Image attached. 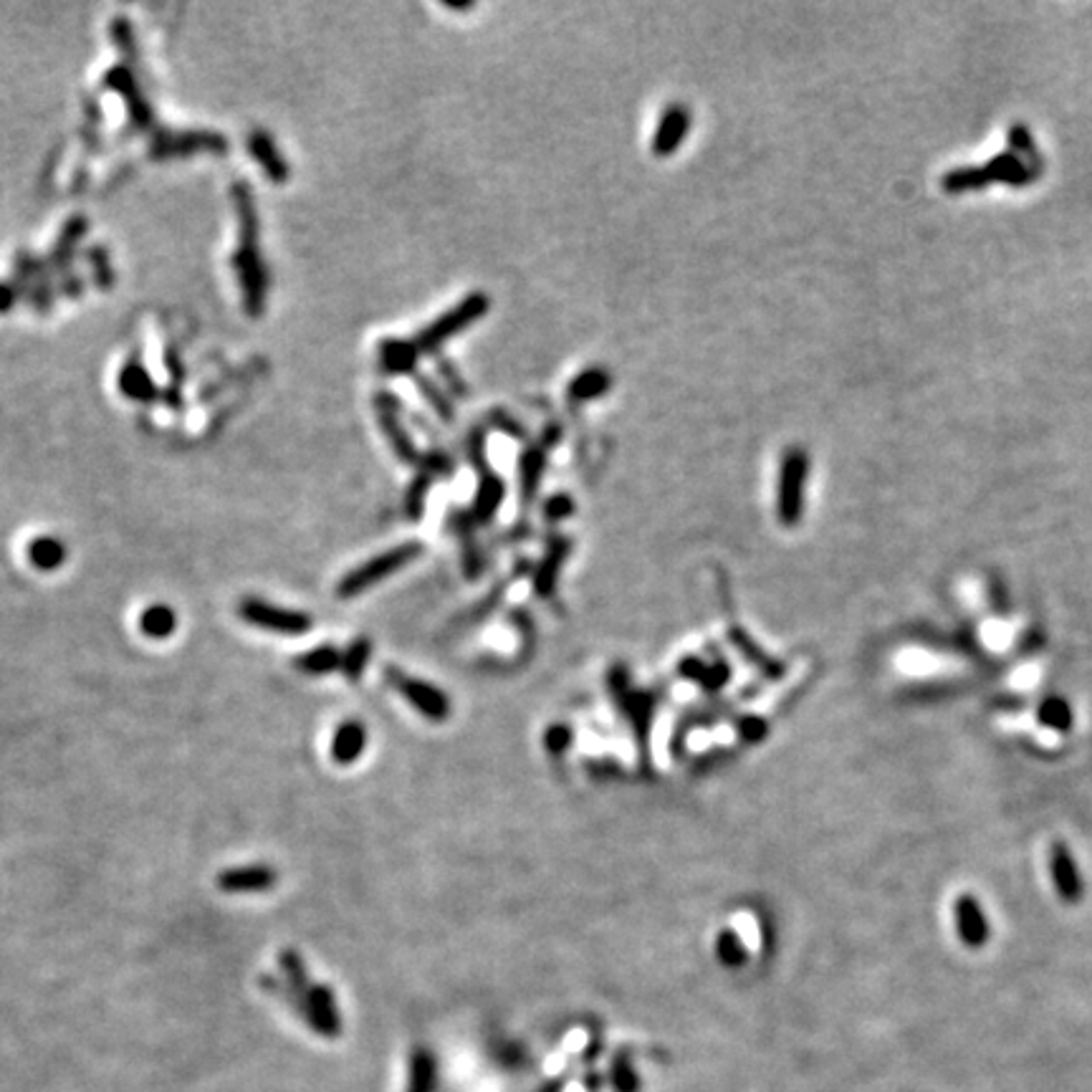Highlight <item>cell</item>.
Here are the masks:
<instances>
[{"mask_svg":"<svg viewBox=\"0 0 1092 1092\" xmlns=\"http://www.w3.org/2000/svg\"><path fill=\"white\" fill-rule=\"evenodd\" d=\"M249 149L256 157V162L260 165V170L266 172L268 180L276 185H284L289 180V162L278 149L276 140L271 137V132L266 130H254L249 135Z\"/></svg>","mask_w":1092,"mask_h":1092,"instance_id":"obj_16","label":"cell"},{"mask_svg":"<svg viewBox=\"0 0 1092 1092\" xmlns=\"http://www.w3.org/2000/svg\"><path fill=\"white\" fill-rule=\"evenodd\" d=\"M1050 875L1060 900L1069 905L1080 903L1085 895V883H1082L1077 860L1064 842H1055L1050 847Z\"/></svg>","mask_w":1092,"mask_h":1092,"instance_id":"obj_11","label":"cell"},{"mask_svg":"<svg viewBox=\"0 0 1092 1092\" xmlns=\"http://www.w3.org/2000/svg\"><path fill=\"white\" fill-rule=\"evenodd\" d=\"M294 665L296 670H302V673H309V675L334 673V670H339V665H342V653H339L334 645H319V648L309 650V653L296 658Z\"/></svg>","mask_w":1092,"mask_h":1092,"instance_id":"obj_26","label":"cell"},{"mask_svg":"<svg viewBox=\"0 0 1092 1092\" xmlns=\"http://www.w3.org/2000/svg\"><path fill=\"white\" fill-rule=\"evenodd\" d=\"M1006 143H1009V152H1014L1016 157L1027 162V167L1032 170L1034 178H1037L1039 172H1042V157H1039L1037 144H1034V137L1027 130V125H1011L1006 130Z\"/></svg>","mask_w":1092,"mask_h":1092,"instance_id":"obj_30","label":"cell"},{"mask_svg":"<svg viewBox=\"0 0 1092 1092\" xmlns=\"http://www.w3.org/2000/svg\"><path fill=\"white\" fill-rule=\"evenodd\" d=\"M706 673H709V667L703 665L701 661H696V658H688V661L680 662V675H685V678L701 680V683H703Z\"/></svg>","mask_w":1092,"mask_h":1092,"instance_id":"obj_44","label":"cell"},{"mask_svg":"<svg viewBox=\"0 0 1092 1092\" xmlns=\"http://www.w3.org/2000/svg\"><path fill=\"white\" fill-rule=\"evenodd\" d=\"M612 1087L617 1092H638L640 1090V1080H638V1072H635V1067H632L630 1057L627 1055H617L612 1060Z\"/></svg>","mask_w":1092,"mask_h":1092,"instance_id":"obj_37","label":"cell"},{"mask_svg":"<svg viewBox=\"0 0 1092 1092\" xmlns=\"http://www.w3.org/2000/svg\"><path fill=\"white\" fill-rule=\"evenodd\" d=\"M29 561L41 572H54L66 561V544L56 537H36L29 544Z\"/></svg>","mask_w":1092,"mask_h":1092,"instance_id":"obj_25","label":"cell"},{"mask_svg":"<svg viewBox=\"0 0 1092 1092\" xmlns=\"http://www.w3.org/2000/svg\"><path fill=\"white\" fill-rule=\"evenodd\" d=\"M299 1011H302L304 1016H307V1021L312 1024L314 1029H316V1034H321V1037H339V1032H342V1019H339V1011H337V1002H334V994H331V989L326 984H312L307 989V992L302 994V1006H299Z\"/></svg>","mask_w":1092,"mask_h":1092,"instance_id":"obj_8","label":"cell"},{"mask_svg":"<svg viewBox=\"0 0 1092 1092\" xmlns=\"http://www.w3.org/2000/svg\"><path fill=\"white\" fill-rule=\"evenodd\" d=\"M556 437H559V428L551 426L549 432H544V437L539 440V443L529 445V448L521 453L519 484H521V498H524V501H532L534 493H537L544 471H546V450L556 443Z\"/></svg>","mask_w":1092,"mask_h":1092,"instance_id":"obj_14","label":"cell"},{"mask_svg":"<svg viewBox=\"0 0 1092 1092\" xmlns=\"http://www.w3.org/2000/svg\"><path fill=\"white\" fill-rule=\"evenodd\" d=\"M16 296H19V291L13 289L11 284H0V312H8L16 302Z\"/></svg>","mask_w":1092,"mask_h":1092,"instance_id":"obj_45","label":"cell"},{"mask_svg":"<svg viewBox=\"0 0 1092 1092\" xmlns=\"http://www.w3.org/2000/svg\"><path fill=\"white\" fill-rule=\"evenodd\" d=\"M432 479H435V473L420 468V473L413 479L410 489L405 490V511H408L410 519H420L423 511H426V498L428 493H431Z\"/></svg>","mask_w":1092,"mask_h":1092,"instance_id":"obj_33","label":"cell"},{"mask_svg":"<svg viewBox=\"0 0 1092 1092\" xmlns=\"http://www.w3.org/2000/svg\"><path fill=\"white\" fill-rule=\"evenodd\" d=\"M390 680L400 696L408 698L410 706L428 720H445L450 716V698L443 691H437L435 685L400 673H390Z\"/></svg>","mask_w":1092,"mask_h":1092,"instance_id":"obj_9","label":"cell"},{"mask_svg":"<svg viewBox=\"0 0 1092 1092\" xmlns=\"http://www.w3.org/2000/svg\"><path fill=\"white\" fill-rule=\"evenodd\" d=\"M984 170L992 183L1009 185V188H1024V185H1029L1034 180L1027 162L1021 160V157H1016L1014 152H1009V149H1006V152L994 154L992 160L986 162Z\"/></svg>","mask_w":1092,"mask_h":1092,"instance_id":"obj_21","label":"cell"},{"mask_svg":"<svg viewBox=\"0 0 1092 1092\" xmlns=\"http://www.w3.org/2000/svg\"><path fill=\"white\" fill-rule=\"evenodd\" d=\"M1037 720L1042 723V726L1052 728V731L1067 733V731H1072L1074 714H1072V709H1069V703L1064 701V698L1050 696V698H1045V701L1039 703Z\"/></svg>","mask_w":1092,"mask_h":1092,"instance_id":"obj_29","label":"cell"},{"mask_svg":"<svg viewBox=\"0 0 1092 1092\" xmlns=\"http://www.w3.org/2000/svg\"><path fill=\"white\" fill-rule=\"evenodd\" d=\"M437 373H440V377L445 379V384H448V390L458 392V395H466L468 390H466V387H463V384H466V382H463V379H461V374L455 373V367L450 365L448 360H440V362H437Z\"/></svg>","mask_w":1092,"mask_h":1092,"instance_id":"obj_42","label":"cell"},{"mask_svg":"<svg viewBox=\"0 0 1092 1092\" xmlns=\"http://www.w3.org/2000/svg\"><path fill=\"white\" fill-rule=\"evenodd\" d=\"M104 86L119 91V94L125 96L127 107H130V114H132V122H135L137 130H149V127L154 125L147 101H144V96L140 94L135 79H132V74L127 72L125 66L112 69V72L107 74V79H104Z\"/></svg>","mask_w":1092,"mask_h":1092,"instance_id":"obj_17","label":"cell"},{"mask_svg":"<svg viewBox=\"0 0 1092 1092\" xmlns=\"http://www.w3.org/2000/svg\"><path fill=\"white\" fill-rule=\"evenodd\" d=\"M437 1064L428 1050H415L410 1057L408 1092H435Z\"/></svg>","mask_w":1092,"mask_h":1092,"instance_id":"obj_28","label":"cell"},{"mask_svg":"<svg viewBox=\"0 0 1092 1092\" xmlns=\"http://www.w3.org/2000/svg\"><path fill=\"white\" fill-rule=\"evenodd\" d=\"M572 744V728L569 726H551L549 731L544 733V746L551 751V754H564L567 751V746Z\"/></svg>","mask_w":1092,"mask_h":1092,"instance_id":"obj_39","label":"cell"},{"mask_svg":"<svg viewBox=\"0 0 1092 1092\" xmlns=\"http://www.w3.org/2000/svg\"><path fill=\"white\" fill-rule=\"evenodd\" d=\"M574 514V501L567 493H554L549 501L544 503V516L549 521H564Z\"/></svg>","mask_w":1092,"mask_h":1092,"instance_id":"obj_38","label":"cell"},{"mask_svg":"<svg viewBox=\"0 0 1092 1092\" xmlns=\"http://www.w3.org/2000/svg\"><path fill=\"white\" fill-rule=\"evenodd\" d=\"M731 640L738 645V650H741V656H744L746 661L754 662V665H759V670H762L764 675H769V678H779V675L784 673V667H781L776 661H772V658L764 656L762 650L756 648L754 640L746 638L744 632L738 630L736 625H733V630H731Z\"/></svg>","mask_w":1092,"mask_h":1092,"instance_id":"obj_32","label":"cell"},{"mask_svg":"<svg viewBox=\"0 0 1092 1092\" xmlns=\"http://www.w3.org/2000/svg\"><path fill=\"white\" fill-rule=\"evenodd\" d=\"M238 617L259 630L278 632V635H307L314 627L312 614L299 612V609H286L278 604L266 603L260 597H243L238 603Z\"/></svg>","mask_w":1092,"mask_h":1092,"instance_id":"obj_5","label":"cell"},{"mask_svg":"<svg viewBox=\"0 0 1092 1092\" xmlns=\"http://www.w3.org/2000/svg\"><path fill=\"white\" fill-rule=\"evenodd\" d=\"M728 678H731V670H728L723 662H716L714 667H709V673H706V678H703V685H709L711 691H716V688H720Z\"/></svg>","mask_w":1092,"mask_h":1092,"instance_id":"obj_43","label":"cell"},{"mask_svg":"<svg viewBox=\"0 0 1092 1092\" xmlns=\"http://www.w3.org/2000/svg\"><path fill=\"white\" fill-rule=\"evenodd\" d=\"M569 546H572L569 539H554V542L549 544L546 556H544L542 567H539L537 572V592L542 597H549L551 590H554L561 564H564V559L569 556Z\"/></svg>","mask_w":1092,"mask_h":1092,"instance_id":"obj_22","label":"cell"},{"mask_svg":"<svg viewBox=\"0 0 1092 1092\" xmlns=\"http://www.w3.org/2000/svg\"><path fill=\"white\" fill-rule=\"evenodd\" d=\"M612 693L614 698H617V703L622 706V714L630 718L632 728H635V736H638L640 746H648V738H650V720H653V698L648 696V693H638L632 691L630 683H627L625 673L622 670H614L612 673Z\"/></svg>","mask_w":1092,"mask_h":1092,"instance_id":"obj_12","label":"cell"},{"mask_svg":"<svg viewBox=\"0 0 1092 1092\" xmlns=\"http://www.w3.org/2000/svg\"><path fill=\"white\" fill-rule=\"evenodd\" d=\"M370 656H373V645H370V640L365 638L355 640V643L349 645V648L342 653V665H339V670H342L349 680H360V675L365 673L367 662H370Z\"/></svg>","mask_w":1092,"mask_h":1092,"instance_id":"obj_34","label":"cell"},{"mask_svg":"<svg viewBox=\"0 0 1092 1092\" xmlns=\"http://www.w3.org/2000/svg\"><path fill=\"white\" fill-rule=\"evenodd\" d=\"M418 357L420 352L413 339H384L379 342V373L390 377L415 374Z\"/></svg>","mask_w":1092,"mask_h":1092,"instance_id":"obj_18","label":"cell"},{"mask_svg":"<svg viewBox=\"0 0 1092 1092\" xmlns=\"http://www.w3.org/2000/svg\"><path fill=\"white\" fill-rule=\"evenodd\" d=\"M489 307H490V299L486 294H481V291H473V294L463 296L461 302L455 304L453 309L440 314L432 324H428L426 329L418 331V337L413 339L415 347H418L420 355H435L437 349L443 347L448 339L458 337L461 331H466L468 326L476 324V321L489 312Z\"/></svg>","mask_w":1092,"mask_h":1092,"instance_id":"obj_2","label":"cell"},{"mask_svg":"<svg viewBox=\"0 0 1092 1092\" xmlns=\"http://www.w3.org/2000/svg\"><path fill=\"white\" fill-rule=\"evenodd\" d=\"M809 476V455L802 445H791L781 455L776 481V516L784 526H797L804 514V484Z\"/></svg>","mask_w":1092,"mask_h":1092,"instance_id":"obj_4","label":"cell"},{"mask_svg":"<svg viewBox=\"0 0 1092 1092\" xmlns=\"http://www.w3.org/2000/svg\"><path fill=\"white\" fill-rule=\"evenodd\" d=\"M561 1090H564L561 1080H551V1082H546L544 1087H539V1092H561Z\"/></svg>","mask_w":1092,"mask_h":1092,"instance_id":"obj_47","label":"cell"},{"mask_svg":"<svg viewBox=\"0 0 1092 1092\" xmlns=\"http://www.w3.org/2000/svg\"><path fill=\"white\" fill-rule=\"evenodd\" d=\"M413 377H415V382H418L420 395L431 402V408L435 410V413L440 415L443 420H453V405H450V400H448V395H445L443 387L432 382V379L423 377V374H418V373H415Z\"/></svg>","mask_w":1092,"mask_h":1092,"instance_id":"obj_36","label":"cell"},{"mask_svg":"<svg viewBox=\"0 0 1092 1092\" xmlns=\"http://www.w3.org/2000/svg\"><path fill=\"white\" fill-rule=\"evenodd\" d=\"M953 921H956L958 939H961V944L966 948H981V946H986L989 936H992V928H989V921H986L984 908L968 892L956 897V903H953Z\"/></svg>","mask_w":1092,"mask_h":1092,"instance_id":"obj_13","label":"cell"},{"mask_svg":"<svg viewBox=\"0 0 1092 1092\" xmlns=\"http://www.w3.org/2000/svg\"><path fill=\"white\" fill-rule=\"evenodd\" d=\"M767 723H764L762 718H756V716H749V718H744L741 723H738V736L744 738L746 744H756V741H762L764 736H767Z\"/></svg>","mask_w":1092,"mask_h":1092,"instance_id":"obj_40","label":"cell"},{"mask_svg":"<svg viewBox=\"0 0 1092 1092\" xmlns=\"http://www.w3.org/2000/svg\"><path fill=\"white\" fill-rule=\"evenodd\" d=\"M374 410H377V420L382 426V432L390 440L392 450L400 461L405 463H418L420 453L415 448L413 437L408 435V431L400 423V400L392 392H377L374 395Z\"/></svg>","mask_w":1092,"mask_h":1092,"instance_id":"obj_10","label":"cell"},{"mask_svg":"<svg viewBox=\"0 0 1092 1092\" xmlns=\"http://www.w3.org/2000/svg\"><path fill=\"white\" fill-rule=\"evenodd\" d=\"M218 888L223 892H266L278 883V873L271 865H243L228 868L218 875Z\"/></svg>","mask_w":1092,"mask_h":1092,"instance_id":"obj_15","label":"cell"},{"mask_svg":"<svg viewBox=\"0 0 1092 1092\" xmlns=\"http://www.w3.org/2000/svg\"><path fill=\"white\" fill-rule=\"evenodd\" d=\"M443 8H448V11L466 13V11H473L476 6H473V3H458V6H455V3H443Z\"/></svg>","mask_w":1092,"mask_h":1092,"instance_id":"obj_46","label":"cell"},{"mask_svg":"<svg viewBox=\"0 0 1092 1092\" xmlns=\"http://www.w3.org/2000/svg\"><path fill=\"white\" fill-rule=\"evenodd\" d=\"M716 953H718V961L728 968H738L746 963V946L741 944V939L733 931L720 933L718 941H716Z\"/></svg>","mask_w":1092,"mask_h":1092,"instance_id":"obj_35","label":"cell"},{"mask_svg":"<svg viewBox=\"0 0 1092 1092\" xmlns=\"http://www.w3.org/2000/svg\"><path fill=\"white\" fill-rule=\"evenodd\" d=\"M278 966H281V971H284L286 986H289L294 994H299V997H302L309 986H312V984H309L307 961H304L302 953H299L296 948L281 950V953H278Z\"/></svg>","mask_w":1092,"mask_h":1092,"instance_id":"obj_31","label":"cell"},{"mask_svg":"<svg viewBox=\"0 0 1092 1092\" xmlns=\"http://www.w3.org/2000/svg\"><path fill=\"white\" fill-rule=\"evenodd\" d=\"M609 387H612V374L604 367H587L569 382L567 400L572 405H587L597 397L607 395Z\"/></svg>","mask_w":1092,"mask_h":1092,"instance_id":"obj_19","label":"cell"},{"mask_svg":"<svg viewBox=\"0 0 1092 1092\" xmlns=\"http://www.w3.org/2000/svg\"><path fill=\"white\" fill-rule=\"evenodd\" d=\"M119 390L125 392L130 400H143V402L152 400V397L157 395L152 377H149V373L144 370L140 360H130L125 367H122V373H119Z\"/></svg>","mask_w":1092,"mask_h":1092,"instance_id":"obj_23","label":"cell"},{"mask_svg":"<svg viewBox=\"0 0 1092 1092\" xmlns=\"http://www.w3.org/2000/svg\"><path fill=\"white\" fill-rule=\"evenodd\" d=\"M691 127H693L691 109L685 107V104H680V101L667 104V107L662 109L661 119H658L656 132H653V143H650L653 154H656V157H670V154L678 152L683 140L688 137V132H691Z\"/></svg>","mask_w":1092,"mask_h":1092,"instance_id":"obj_7","label":"cell"},{"mask_svg":"<svg viewBox=\"0 0 1092 1092\" xmlns=\"http://www.w3.org/2000/svg\"><path fill=\"white\" fill-rule=\"evenodd\" d=\"M468 453H471L473 466H476V471H479V490H476V501H473V516H476L479 521H490L493 516H496L498 506L503 503L506 486H503V481L498 479L496 473L490 471L489 461H486L484 432H476V435L471 437Z\"/></svg>","mask_w":1092,"mask_h":1092,"instance_id":"obj_6","label":"cell"},{"mask_svg":"<svg viewBox=\"0 0 1092 1092\" xmlns=\"http://www.w3.org/2000/svg\"><path fill=\"white\" fill-rule=\"evenodd\" d=\"M233 205L238 213V251L233 254V268H236L238 284H241L243 307L251 316H260L266 312L268 296V268L259 246V213H256V201L251 188L243 180L233 183L231 188Z\"/></svg>","mask_w":1092,"mask_h":1092,"instance_id":"obj_1","label":"cell"},{"mask_svg":"<svg viewBox=\"0 0 1092 1092\" xmlns=\"http://www.w3.org/2000/svg\"><path fill=\"white\" fill-rule=\"evenodd\" d=\"M91 259H94V271H96V281H99V286H104V289H109L114 281V273H112V266H109L107 260V251L101 249H94L91 251Z\"/></svg>","mask_w":1092,"mask_h":1092,"instance_id":"obj_41","label":"cell"},{"mask_svg":"<svg viewBox=\"0 0 1092 1092\" xmlns=\"http://www.w3.org/2000/svg\"><path fill=\"white\" fill-rule=\"evenodd\" d=\"M367 746V728L360 720H344L331 738V759L342 767L355 764Z\"/></svg>","mask_w":1092,"mask_h":1092,"instance_id":"obj_20","label":"cell"},{"mask_svg":"<svg viewBox=\"0 0 1092 1092\" xmlns=\"http://www.w3.org/2000/svg\"><path fill=\"white\" fill-rule=\"evenodd\" d=\"M986 185H992V180H989V175H986L984 167H953V170H948L941 178V188H944V193H948V196H963V193H976V190H984Z\"/></svg>","mask_w":1092,"mask_h":1092,"instance_id":"obj_24","label":"cell"},{"mask_svg":"<svg viewBox=\"0 0 1092 1092\" xmlns=\"http://www.w3.org/2000/svg\"><path fill=\"white\" fill-rule=\"evenodd\" d=\"M420 554H423V544L420 542L397 544V546H392L390 551L373 556L370 561H365V564L355 567L349 574H344L337 585V597L349 600V597L362 595V592H367L370 587L382 582V579L392 577V574H397L400 569L408 567L410 561L418 559Z\"/></svg>","mask_w":1092,"mask_h":1092,"instance_id":"obj_3","label":"cell"},{"mask_svg":"<svg viewBox=\"0 0 1092 1092\" xmlns=\"http://www.w3.org/2000/svg\"><path fill=\"white\" fill-rule=\"evenodd\" d=\"M175 627H178V614H175V609L170 604H149L140 614V630L152 640L170 638Z\"/></svg>","mask_w":1092,"mask_h":1092,"instance_id":"obj_27","label":"cell"}]
</instances>
